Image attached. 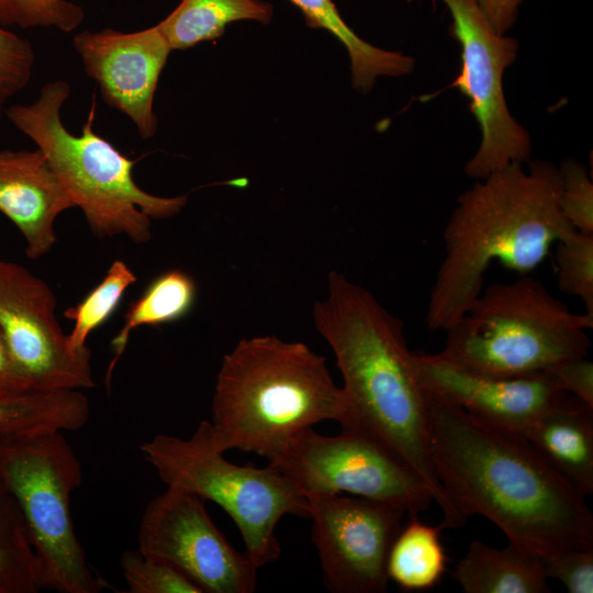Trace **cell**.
Wrapping results in <instances>:
<instances>
[{
	"label": "cell",
	"instance_id": "6da1fadb",
	"mask_svg": "<svg viewBox=\"0 0 593 593\" xmlns=\"http://www.w3.org/2000/svg\"><path fill=\"white\" fill-rule=\"evenodd\" d=\"M429 449L448 500L467 521H491L537 557L593 548L585 496L522 435L427 394Z\"/></svg>",
	"mask_w": 593,
	"mask_h": 593
},
{
	"label": "cell",
	"instance_id": "7a4b0ae2",
	"mask_svg": "<svg viewBox=\"0 0 593 593\" xmlns=\"http://www.w3.org/2000/svg\"><path fill=\"white\" fill-rule=\"evenodd\" d=\"M313 321L343 377L342 429L362 434L412 470L441 511L443 528L461 527L465 521L445 494L432 460L427 396L403 322L336 270L328 273L326 298L313 305Z\"/></svg>",
	"mask_w": 593,
	"mask_h": 593
},
{
	"label": "cell",
	"instance_id": "3957f363",
	"mask_svg": "<svg viewBox=\"0 0 593 593\" xmlns=\"http://www.w3.org/2000/svg\"><path fill=\"white\" fill-rule=\"evenodd\" d=\"M560 174L546 160L512 163L457 198L444 228L445 255L429 294L426 325L446 331L483 290L493 261L529 275L557 242L575 230L563 216Z\"/></svg>",
	"mask_w": 593,
	"mask_h": 593
},
{
	"label": "cell",
	"instance_id": "277c9868",
	"mask_svg": "<svg viewBox=\"0 0 593 593\" xmlns=\"http://www.w3.org/2000/svg\"><path fill=\"white\" fill-rule=\"evenodd\" d=\"M346 403L326 358L302 342L275 335L240 339L222 360L210 421L225 452L270 459L294 436L323 421L342 423Z\"/></svg>",
	"mask_w": 593,
	"mask_h": 593
},
{
	"label": "cell",
	"instance_id": "5b68a950",
	"mask_svg": "<svg viewBox=\"0 0 593 593\" xmlns=\"http://www.w3.org/2000/svg\"><path fill=\"white\" fill-rule=\"evenodd\" d=\"M70 94L64 80L45 83L31 104L5 111L10 122L44 154L75 208L99 238L125 235L135 244L152 238V219L177 215L187 195L165 198L139 188L133 178L136 160L127 158L93 130L96 101L81 133H70L61 120V107Z\"/></svg>",
	"mask_w": 593,
	"mask_h": 593
},
{
	"label": "cell",
	"instance_id": "8992f818",
	"mask_svg": "<svg viewBox=\"0 0 593 593\" xmlns=\"http://www.w3.org/2000/svg\"><path fill=\"white\" fill-rule=\"evenodd\" d=\"M593 318L575 314L529 275L482 290L445 332L440 356L472 373L516 378L586 357Z\"/></svg>",
	"mask_w": 593,
	"mask_h": 593
},
{
	"label": "cell",
	"instance_id": "52a82bcc",
	"mask_svg": "<svg viewBox=\"0 0 593 593\" xmlns=\"http://www.w3.org/2000/svg\"><path fill=\"white\" fill-rule=\"evenodd\" d=\"M139 450L167 488L212 501L225 511L258 569L281 553L275 533L279 521L286 515L309 517L305 495L269 463L257 468L226 460L210 421L200 422L189 438L158 434Z\"/></svg>",
	"mask_w": 593,
	"mask_h": 593
},
{
	"label": "cell",
	"instance_id": "ba28073f",
	"mask_svg": "<svg viewBox=\"0 0 593 593\" xmlns=\"http://www.w3.org/2000/svg\"><path fill=\"white\" fill-rule=\"evenodd\" d=\"M82 478L63 432L0 437V479L22 513L41 590L98 593L109 588L89 564L70 514V496Z\"/></svg>",
	"mask_w": 593,
	"mask_h": 593
},
{
	"label": "cell",
	"instance_id": "9c48e42d",
	"mask_svg": "<svg viewBox=\"0 0 593 593\" xmlns=\"http://www.w3.org/2000/svg\"><path fill=\"white\" fill-rule=\"evenodd\" d=\"M451 15L448 33L461 46V69L450 87L469 100V110L479 124L481 141L465 165V174L475 180L512 163L532 160L528 131L511 114L503 76L516 60L519 43L496 33L477 0H441Z\"/></svg>",
	"mask_w": 593,
	"mask_h": 593
},
{
	"label": "cell",
	"instance_id": "30bf717a",
	"mask_svg": "<svg viewBox=\"0 0 593 593\" xmlns=\"http://www.w3.org/2000/svg\"><path fill=\"white\" fill-rule=\"evenodd\" d=\"M268 460L303 495L347 492L396 506L410 516L434 503L412 470L355 430L325 436L307 428Z\"/></svg>",
	"mask_w": 593,
	"mask_h": 593
},
{
	"label": "cell",
	"instance_id": "8fae6325",
	"mask_svg": "<svg viewBox=\"0 0 593 593\" xmlns=\"http://www.w3.org/2000/svg\"><path fill=\"white\" fill-rule=\"evenodd\" d=\"M49 286L18 262L0 258V329L32 391L92 389L91 351L67 345Z\"/></svg>",
	"mask_w": 593,
	"mask_h": 593
},
{
	"label": "cell",
	"instance_id": "7c38bea8",
	"mask_svg": "<svg viewBox=\"0 0 593 593\" xmlns=\"http://www.w3.org/2000/svg\"><path fill=\"white\" fill-rule=\"evenodd\" d=\"M138 551L165 560L209 593H251L258 568L237 551L208 514L201 497L167 488L145 507Z\"/></svg>",
	"mask_w": 593,
	"mask_h": 593
},
{
	"label": "cell",
	"instance_id": "4fadbf2b",
	"mask_svg": "<svg viewBox=\"0 0 593 593\" xmlns=\"http://www.w3.org/2000/svg\"><path fill=\"white\" fill-rule=\"evenodd\" d=\"M323 582L333 593H383L387 561L405 512L365 497L305 494Z\"/></svg>",
	"mask_w": 593,
	"mask_h": 593
},
{
	"label": "cell",
	"instance_id": "5bb4252c",
	"mask_svg": "<svg viewBox=\"0 0 593 593\" xmlns=\"http://www.w3.org/2000/svg\"><path fill=\"white\" fill-rule=\"evenodd\" d=\"M72 45L103 100L127 115L143 139L152 138L158 123L154 97L172 51L157 24L131 33L86 30L74 36Z\"/></svg>",
	"mask_w": 593,
	"mask_h": 593
},
{
	"label": "cell",
	"instance_id": "9a60e30c",
	"mask_svg": "<svg viewBox=\"0 0 593 593\" xmlns=\"http://www.w3.org/2000/svg\"><path fill=\"white\" fill-rule=\"evenodd\" d=\"M412 362L427 394L489 425L519 435L572 396L559 390L544 372L516 378L481 376L459 368L439 354L413 353Z\"/></svg>",
	"mask_w": 593,
	"mask_h": 593
},
{
	"label": "cell",
	"instance_id": "2e32d148",
	"mask_svg": "<svg viewBox=\"0 0 593 593\" xmlns=\"http://www.w3.org/2000/svg\"><path fill=\"white\" fill-rule=\"evenodd\" d=\"M71 208V199L38 148L0 152V212L24 236L30 259L51 251L56 243L55 220Z\"/></svg>",
	"mask_w": 593,
	"mask_h": 593
},
{
	"label": "cell",
	"instance_id": "e0dca14e",
	"mask_svg": "<svg viewBox=\"0 0 593 593\" xmlns=\"http://www.w3.org/2000/svg\"><path fill=\"white\" fill-rule=\"evenodd\" d=\"M524 436L585 497L593 493V409L571 396Z\"/></svg>",
	"mask_w": 593,
	"mask_h": 593
},
{
	"label": "cell",
	"instance_id": "ac0fdd59",
	"mask_svg": "<svg viewBox=\"0 0 593 593\" xmlns=\"http://www.w3.org/2000/svg\"><path fill=\"white\" fill-rule=\"evenodd\" d=\"M466 593H548L539 557L508 542L495 548L473 540L454 569Z\"/></svg>",
	"mask_w": 593,
	"mask_h": 593
},
{
	"label": "cell",
	"instance_id": "d6986e66",
	"mask_svg": "<svg viewBox=\"0 0 593 593\" xmlns=\"http://www.w3.org/2000/svg\"><path fill=\"white\" fill-rule=\"evenodd\" d=\"M289 1L302 12L310 27L328 31L346 47L351 85L358 92H369L379 77H401L414 70V57L379 48L359 37L345 23L332 0Z\"/></svg>",
	"mask_w": 593,
	"mask_h": 593
},
{
	"label": "cell",
	"instance_id": "ffe728a7",
	"mask_svg": "<svg viewBox=\"0 0 593 593\" xmlns=\"http://www.w3.org/2000/svg\"><path fill=\"white\" fill-rule=\"evenodd\" d=\"M89 417V400L80 390L29 391L0 396V437L77 432Z\"/></svg>",
	"mask_w": 593,
	"mask_h": 593
},
{
	"label": "cell",
	"instance_id": "44dd1931",
	"mask_svg": "<svg viewBox=\"0 0 593 593\" xmlns=\"http://www.w3.org/2000/svg\"><path fill=\"white\" fill-rule=\"evenodd\" d=\"M273 8L261 0H181L157 26L171 49H187L223 35L230 23H269Z\"/></svg>",
	"mask_w": 593,
	"mask_h": 593
},
{
	"label": "cell",
	"instance_id": "7402d4cb",
	"mask_svg": "<svg viewBox=\"0 0 593 593\" xmlns=\"http://www.w3.org/2000/svg\"><path fill=\"white\" fill-rule=\"evenodd\" d=\"M194 279L181 269H169L154 278L143 293L130 304L124 324L111 342L113 358L105 373L109 391L112 372L123 355L131 333L141 326H159L183 318L197 300Z\"/></svg>",
	"mask_w": 593,
	"mask_h": 593
},
{
	"label": "cell",
	"instance_id": "603a6c76",
	"mask_svg": "<svg viewBox=\"0 0 593 593\" xmlns=\"http://www.w3.org/2000/svg\"><path fill=\"white\" fill-rule=\"evenodd\" d=\"M441 529L440 525L430 526L417 519V515H411L391 545L387 561L389 580L407 592L436 586L447 567Z\"/></svg>",
	"mask_w": 593,
	"mask_h": 593
},
{
	"label": "cell",
	"instance_id": "cb8c5ba5",
	"mask_svg": "<svg viewBox=\"0 0 593 593\" xmlns=\"http://www.w3.org/2000/svg\"><path fill=\"white\" fill-rule=\"evenodd\" d=\"M38 591L37 558L22 513L0 479V593Z\"/></svg>",
	"mask_w": 593,
	"mask_h": 593
},
{
	"label": "cell",
	"instance_id": "d4e9b609",
	"mask_svg": "<svg viewBox=\"0 0 593 593\" xmlns=\"http://www.w3.org/2000/svg\"><path fill=\"white\" fill-rule=\"evenodd\" d=\"M137 280L123 260H114L103 279L76 305L68 307L64 316L74 321L67 334V345L74 351H82L91 332L104 324L119 306L125 291Z\"/></svg>",
	"mask_w": 593,
	"mask_h": 593
},
{
	"label": "cell",
	"instance_id": "484cf974",
	"mask_svg": "<svg viewBox=\"0 0 593 593\" xmlns=\"http://www.w3.org/2000/svg\"><path fill=\"white\" fill-rule=\"evenodd\" d=\"M555 260L560 291L580 299L593 318V234L574 231L557 242Z\"/></svg>",
	"mask_w": 593,
	"mask_h": 593
},
{
	"label": "cell",
	"instance_id": "4316f807",
	"mask_svg": "<svg viewBox=\"0 0 593 593\" xmlns=\"http://www.w3.org/2000/svg\"><path fill=\"white\" fill-rule=\"evenodd\" d=\"M120 564L128 593H203L178 568L165 560L144 556L138 549L125 551Z\"/></svg>",
	"mask_w": 593,
	"mask_h": 593
},
{
	"label": "cell",
	"instance_id": "83f0119b",
	"mask_svg": "<svg viewBox=\"0 0 593 593\" xmlns=\"http://www.w3.org/2000/svg\"><path fill=\"white\" fill-rule=\"evenodd\" d=\"M83 20V9L68 0H0L2 27H54L68 33Z\"/></svg>",
	"mask_w": 593,
	"mask_h": 593
},
{
	"label": "cell",
	"instance_id": "f1b7e54d",
	"mask_svg": "<svg viewBox=\"0 0 593 593\" xmlns=\"http://www.w3.org/2000/svg\"><path fill=\"white\" fill-rule=\"evenodd\" d=\"M558 169V204L563 216L575 231L593 234V183L586 167L573 158H567Z\"/></svg>",
	"mask_w": 593,
	"mask_h": 593
},
{
	"label": "cell",
	"instance_id": "f546056e",
	"mask_svg": "<svg viewBox=\"0 0 593 593\" xmlns=\"http://www.w3.org/2000/svg\"><path fill=\"white\" fill-rule=\"evenodd\" d=\"M34 61L30 41L0 26V122L7 101L32 78Z\"/></svg>",
	"mask_w": 593,
	"mask_h": 593
},
{
	"label": "cell",
	"instance_id": "4dcf8cb0",
	"mask_svg": "<svg viewBox=\"0 0 593 593\" xmlns=\"http://www.w3.org/2000/svg\"><path fill=\"white\" fill-rule=\"evenodd\" d=\"M539 559L547 578L561 582L568 592H593V548L562 550Z\"/></svg>",
	"mask_w": 593,
	"mask_h": 593
},
{
	"label": "cell",
	"instance_id": "1f68e13d",
	"mask_svg": "<svg viewBox=\"0 0 593 593\" xmlns=\"http://www.w3.org/2000/svg\"><path fill=\"white\" fill-rule=\"evenodd\" d=\"M541 372L559 390L593 409V363L586 357L557 362Z\"/></svg>",
	"mask_w": 593,
	"mask_h": 593
},
{
	"label": "cell",
	"instance_id": "d6a6232c",
	"mask_svg": "<svg viewBox=\"0 0 593 593\" xmlns=\"http://www.w3.org/2000/svg\"><path fill=\"white\" fill-rule=\"evenodd\" d=\"M32 391L29 381L13 361L0 329V396Z\"/></svg>",
	"mask_w": 593,
	"mask_h": 593
},
{
	"label": "cell",
	"instance_id": "836d02e7",
	"mask_svg": "<svg viewBox=\"0 0 593 593\" xmlns=\"http://www.w3.org/2000/svg\"><path fill=\"white\" fill-rule=\"evenodd\" d=\"M493 30L506 34L518 16L523 0H477Z\"/></svg>",
	"mask_w": 593,
	"mask_h": 593
}]
</instances>
